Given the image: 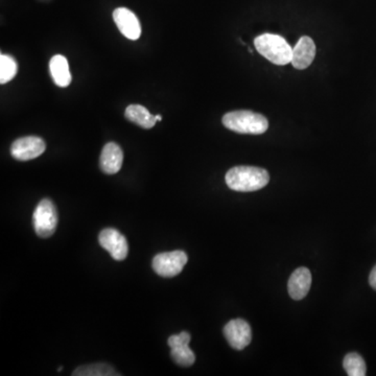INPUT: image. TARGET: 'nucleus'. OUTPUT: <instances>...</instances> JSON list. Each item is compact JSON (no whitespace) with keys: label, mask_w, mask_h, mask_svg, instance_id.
I'll list each match as a JSON object with an SVG mask.
<instances>
[{"label":"nucleus","mask_w":376,"mask_h":376,"mask_svg":"<svg viewBox=\"0 0 376 376\" xmlns=\"http://www.w3.org/2000/svg\"><path fill=\"white\" fill-rule=\"evenodd\" d=\"M226 183L232 191L250 193L268 185L270 176L266 169L255 166H235L226 173Z\"/></svg>","instance_id":"nucleus-1"},{"label":"nucleus","mask_w":376,"mask_h":376,"mask_svg":"<svg viewBox=\"0 0 376 376\" xmlns=\"http://www.w3.org/2000/svg\"><path fill=\"white\" fill-rule=\"evenodd\" d=\"M256 51L275 65H287L292 62L293 47L284 37L262 34L254 40Z\"/></svg>","instance_id":"nucleus-2"},{"label":"nucleus","mask_w":376,"mask_h":376,"mask_svg":"<svg viewBox=\"0 0 376 376\" xmlns=\"http://www.w3.org/2000/svg\"><path fill=\"white\" fill-rule=\"evenodd\" d=\"M223 125L239 134L260 135L268 130V121L264 115L252 111H232L223 117Z\"/></svg>","instance_id":"nucleus-3"},{"label":"nucleus","mask_w":376,"mask_h":376,"mask_svg":"<svg viewBox=\"0 0 376 376\" xmlns=\"http://www.w3.org/2000/svg\"><path fill=\"white\" fill-rule=\"evenodd\" d=\"M35 232L42 239L51 237L55 232L58 225V212L55 204L49 199H43L37 205L33 214Z\"/></svg>","instance_id":"nucleus-4"},{"label":"nucleus","mask_w":376,"mask_h":376,"mask_svg":"<svg viewBox=\"0 0 376 376\" xmlns=\"http://www.w3.org/2000/svg\"><path fill=\"white\" fill-rule=\"evenodd\" d=\"M187 262V254L181 250L165 252L155 256L153 259V268L159 276L171 278L182 272Z\"/></svg>","instance_id":"nucleus-5"},{"label":"nucleus","mask_w":376,"mask_h":376,"mask_svg":"<svg viewBox=\"0 0 376 376\" xmlns=\"http://www.w3.org/2000/svg\"><path fill=\"white\" fill-rule=\"evenodd\" d=\"M191 334L182 332L179 334L169 336V346L171 347V357L177 365L181 367H191L196 361V355L189 348Z\"/></svg>","instance_id":"nucleus-6"},{"label":"nucleus","mask_w":376,"mask_h":376,"mask_svg":"<svg viewBox=\"0 0 376 376\" xmlns=\"http://www.w3.org/2000/svg\"><path fill=\"white\" fill-rule=\"evenodd\" d=\"M46 150V144L42 138L28 136L15 140L11 146V154L16 160L28 161L38 158Z\"/></svg>","instance_id":"nucleus-7"},{"label":"nucleus","mask_w":376,"mask_h":376,"mask_svg":"<svg viewBox=\"0 0 376 376\" xmlns=\"http://www.w3.org/2000/svg\"><path fill=\"white\" fill-rule=\"evenodd\" d=\"M100 245L110 253L117 262L126 259L129 253V245L126 237L117 229H104L99 235Z\"/></svg>","instance_id":"nucleus-8"},{"label":"nucleus","mask_w":376,"mask_h":376,"mask_svg":"<svg viewBox=\"0 0 376 376\" xmlns=\"http://www.w3.org/2000/svg\"><path fill=\"white\" fill-rule=\"evenodd\" d=\"M224 336L232 348L243 350L251 343V327L245 320H231L224 327Z\"/></svg>","instance_id":"nucleus-9"},{"label":"nucleus","mask_w":376,"mask_h":376,"mask_svg":"<svg viewBox=\"0 0 376 376\" xmlns=\"http://www.w3.org/2000/svg\"><path fill=\"white\" fill-rule=\"evenodd\" d=\"M113 19L119 32L130 40H137L142 35V26L133 12L126 8H119L113 12Z\"/></svg>","instance_id":"nucleus-10"},{"label":"nucleus","mask_w":376,"mask_h":376,"mask_svg":"<svg viewBox=\"0 0 376 376\" xmlns=\"http://www.w3.org/2000/svg\"><path fill=\"white\" fill-rule=\"evenodd\" d=\"M316 57V44L309 36H303L293 47L292 62L296 69H307L313 63Z\"/></svg>","instance_id":"nucleus-11"},{"label":"nucleus","mask_w":376,"mask_h":376,"mask_svg":"<svg viewBox=\"0 0 376 376\" xmlns=\"http://www.w3.org/2000/svg\"><path fill=\"white\" fill-rule=\"evenodd\" d=\"M123 153L115 142H109L103 148L100 157V166L103 173L113 175L119 173L123 166Z\"/></svg>","instance_id":"nucleus-12"},{"label":"nucleus","mask_w":376,"mask_h":376,"mask_svg":"<svg viewBox=\"0 0 376 376\" xmlns=\"http://www.w3.org/2000/svg\"><path fill=\"white\" fill-rule=\"evenodd\" d=\"M311 286V271L307 268H297L289 279V294L294 300H301L309 294Z\"/></svg>","instance_id":"nucleus-13"},{"label":"nucleus","mask_w":376,"mask_h":376,"mask_svg":"<svg viewBox=\"0 0 376 376\" xmlns=\"http://www.w3.org/2000/svg\"><path fill=\"white\" fill-rule=\"evenodd\" d=\"M49 70L53 82L59 87L69 86L71 83V74L69 71L67 59L64 55H57L51 58L49 62Z\"/></svg>","instance_id":"nucleus-14"},{"label":"nucleus","mask_w":376,"mask_h":376,"mask_svg":"<svg viewBox=\"0 0 376 376\" xmlns=\"http://www.w3.org/2000/svg\"><path fill=\"white\" fill-rule=\"evenodd\" d=\"M126 119L142 127V129H152L156 125V117L142 105H130L125 112Z\"/></svg>","instance_id":"nucleus-15"},{"label":"nucleus","mask_w":376,"mask_h":376,"mask_svg":"<svg viewBox=\"0 0 376 376\" xmlns=\"http://www.w3.org/2000/svg\"><path fill=\"white\" fill-rule=\"evenodd\" d=\"M74 376H115L119 373L115 372L112 366L106 363L92 364V365L80 366L74 370Z\"/></svg>","instance_id":"nucleus-16"},{"label":"nucleus","mask_w":376,"mask_h":376,"mask_svg":"<svg viewBox=\"0 0 376 376\" xmlns=\"http://www.w3.org/2000/svg\"><path fill=\"white\" fill-rule=\"evenodd\" d=\"M343 367L349 376H365L367 374L365 361L359 353H348L343 361Z\"/></svg>","instance_id":"nucleus-17"},{"label":"nucleus","mask_w":376,"mask_h":376,"mask_svg":"<svg viewBox=\"0 0 376 376\" xmlns=\"http://www.w3.org/2000/svg\"><path fill=\"white\" fill-rule=\"evenodd\" d=\"M17 70L15 59L11 55L1 53L0 55V83L3 85L13 80L17 74Z\"/></svg>","instance_id":"nucleus-18"},{"label":"nucleus","mask_w":376,"mask_h":376,"mask_svg":"<svg viewBox=\"0 0 376 376\" xmlns=\"http://www.w3.org/2000/svg\"><path fill=\"white\" fill-rule=\"evenodd\" d=\"M369 284L371 288L376 291V266L372 268L371 273H370Z\"/></svg>","instance_id":"nucleus-19"},{"label":"nucleus","mask_w":376,"mask_h":376,"mask_svg":"<svg viewBox=\"0 0 376 376\" xmlns=\"http://www.w3.org/2000/svg\"><path fill=\"white\" fill-rule=\"evenodd\" d=\"M156 119L157 121H162V117H161V115H156Z\"/></svg>","instance_id":"nucleus-20"}]
</instances>
